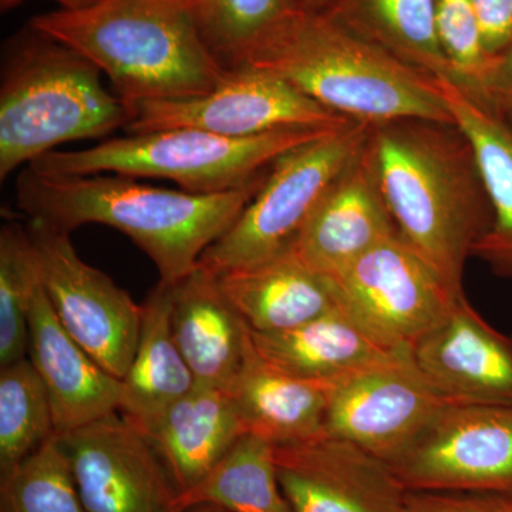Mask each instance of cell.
Returning a JSON list of instances; mask_svg holds the SVG:
<instances>
[{
  "label": "cell",
  "instance_id": "4",
  "mask_svg": "<svg viewBox=\"0 0 512 512\" xmlns=\"http://www.w3.org/2000/svg\"><path fill=\"white\" fill-rule=\"evenodd\" d=\"M29 25L96 64L130 107L201 96L227 73L180 0H101L36 16Z\"/></svg>",
  "mask_w": 512,
  "mask_h": 512
},
{
  "label": "cell",
  "instance_id": "6",
  "mask_svg": "<svg viewBox=\"0 0 512 512\" xmlns=\"http://www.w3.org/2000/svg\"><path fill=\"white\" fill-rule=\"evenodd\" d=\"M333 130L298 127L231 138L197 128H167L126 133L83 150L52 151L28 167L53 174L161 178L195 194H221L254 183L279 157Z\"/></svg>",
  "mask_w": 512,
  "mask_h": 512
},
{
  "label": "cell",
  "instance_id": "33",
  "mask_svg": "<svg viewBox=\"0 0 512 512\" xmlns=\"http://www.w3.org/2000/svg\"><path fill=\"white\" fill-rule=\"evenodd\" d=\"M488 55L498 59L512 37V0H470Z\"/></svg>",
  "mask_w": 512,
  "mask_h": 512
},
{
  "label": "cell",
  "instance_id": "17",
  "mask_svg": "<svg viewBox=\"0 0 512 512\" xmlns=\"http://www.w3.org/2000/svg\"><path fill=\"white\" fill-rule=\"evenodd\" d=\"M396 235L399 231L362 151L330 185L291 248L316 274L333 276Z\"/></svg>",
  "mask_w": 512,
  "mask_h": 512
},
{
  "label": "cell",
  "instance_id": "7",
  "mask_svg": "<svg viewBox=\"0 0 512 512\" xmlns=\"http://www.w3.org/2000/svg\"><path fill=\"white\" fill-rule=\"evenodd\" d=\"M367 133L366 124L349 123L279 157L255 197L198 265L221 276L291 248L330 185L362 154Z\"/></svg>",
  "mask_w": 512,
  "mask_h": 512
},
{
  "label": "cell",
  "instance_id": "29",
  "mask_svg": "<svg viewBox=\"0 0 512 512\" xmlns=\"http://www.w3.org/2000/svg\"><path fill=\"white\" fill-rule=\"evenodd\" d=\"M202 40L224 69L241 66L295 8L292 0H190Z\"/></svg>",
  "mask_w": 512,
  "mask_h": 512
},
{
  "label": "cell",
  "instance_id": "24",
  "mask_svg": "<svg viewBox=\"0 0 512 512\" xmlns=\"http://www.w3.org/2000/svg\"><path fill=\"white\" fill-rule=\"evenodd\" d=\"M173 284L158 282L143 303L140 336L123 382L120 414L136 429L146 426L190 393L197 380L175 342Z\"/></svg>",
  "mask_w": 512,
  "mask_h": 512
},
{
  "label": "cell",
  "instance_id": "35",
  "mask_svg": "<svg viewBox=\"0 0 512 512\" xmlns=\"http://www.w3.org/2000/svg\"><path fill=\"white\" fill-rule=\"evenodd\" d=\"M23 2H25V0H0V9H2V12H9V10L18 8ZM55 2L59 3L60 9L62 10H72V12H76V10L92 8V6L97 5L101 0H55Z\"/></svg>",
  "mask_w": 512,
  "mask_h": 512
},
{
  "label": "cell",
  "instance_id": "14",
  "mask_svg": "<svg viewBox=\"0 0 512 512\" xmlns=\"http://www.w3.org/2000/svg\"><path fill=\"white\" fill-rule=\"evenodd\" d=\"M275 464L293 512H406L409 491L390 464L349 441L279 444Z\"/></svg>",
  "mask_w": 512,
  "mask_h": 512
},
{
  "label": "cell",
  "instance_id": "22",
  "mask_svg": "<svg viewBox=\"0 0 512 512\" xmlns=\"http://www.w3.org/2000/svg\"><path fill=\"white\" fill-rule=\"evenodd\" d=\"M333 383L289 375L248 350L241 372L227 390L245 433L269 443H296L323 434Z\"/></svg>",
  "mask_w": 512,
  "mask_h": 512
},
{
  "label": "cell",
  "instance_id": "15",
  "mask_svg": "<svg viewBox=\"0 0 512 512\" xmlns=\"http://www.w3.org/2000/svg\"><path fill=\"white\" fill-rule=\"evenodd\" d=\"M414 365L447 402L512 404V335L460 299L410 349Z\"/></svg>",
  "mask_w": 512,
  "mask_h": 512
},
{
  "label": "cell",
  "instance_id": "18",
  "mask_svg": "<svg viewBox=\"0 0 512 512\" xmlns=\"http://www.w3.org/2000/svg\"><path fill=\"white\" fill-rule=\"evenodd\" d=\"M171 325L197 383L228 390L247 359L252 333L218 276L198 265L173 284Z\"/></svg>",
  "mask_w": 512,
  "mask_h": 512
},
{
  "label": "cell",
  "instance_id": "34",
  "mask_svg": "<svg viewBox=\"0 0 512 512\" xmlns=\"http://www.w3.org/2000/svg\"><path fill=\"white\" fill-rule=\"evenodd\" d=\"M478 96L497 109L512 114V37L503 55L498 57Z\"/></svg>",
  "mask_w": 512,
  "mask_h": 512
},
{
  "label": "cell",
  "instance_id": "10",
  "mask_svg": "<svg viewBox=\"0 0 512 512\" xmlns=\"http://www.w3.org/2000/svg\"><path fill=\"white\" fill-rule=\"evenodd\" d=\"M389 464L407 491L512 497V404H447Z\"/></svg>",
  "mask_w": 512,
  "mask_h": 512
},
{
  "label": "cell",
  "instance_id": "3",
  "mask_svg": "<svg viewBox=\"0 0 512 512\" xmlns=\"http://www.w3.org/2000/svg\"><path fill=\"white\" fill-rule=\"evenodd\" d=\"M242 64L282 77L355 123H454L437 80L366 42L328 13L295 10Z\"/></svg>",
  "mask_w": 512,
  "mask_h": 512
},
{
  "label": "cell",
  "instance_id": "21",
  "mask_svg": "<svg viewBox=\"0 0 512 512\" xmlns=\"http://www.w3.org/2000/svg\"><path fill=\"white\" fill-rule=\"evenodd\" d=\"M218 279L228 301L256 333L289 332L339 306L329 279L316 274L292 248Z\"/></svg>",
  "mask_w": 512,
  "mask_h": 512
},
{
  "label": "cell",
  "instance_id": "19",
  "mask_svg": "<svg viewBox=\"0 0 512 512\" xmlns=\"http://www.w3.org/2000/svg\"><path fill=\"white\" fill-rule=\"evenodd\" d=\"M137 430L157 451L180 493L200 483L245 434L227 390L198 383Z\"/></svg>",
  "mask_w": 512,
  "mask_h": 512
},
{
  "label": "cell",
  "instance_id": "27",
  "mask_svg": "<svg viewBox=\"0 0 512 512\" xmlns=\"http://www.w3.org/2000/svg\"><path fill=\"white\" fill-rule=\"evenodd\" d=\"M40 286L28 225L6 221L0 228V367L28 357L30 312Z\"/></svg>",
  "mask_w": 512,
  "mask_h": 512
},
{
  "label": "cell",
  "instance_id": "23",
  "mask_svg": "<svg viewBox=\"0 0 512 512\" xmlns=\"http://www.w3.org/2000/svg\"><path fill=\"white\" fill-rule=\"evenodd\" d=\"M251 333L256 352L266 362L319 382H338L404 352L384 348L340 306L289 332Z\"/></svg>",
  "mask_w": 512,
  "mask_h": 512
},
{
  "label": "cell",
  "instance_id": "20",
  "mask_svg": "<svg viewBox=\"0 0 512 512\" xmlns=\"http://www.w3.org/2000/svg\"><path fill=\"white\" fill-rule=\"evenodd\" d=\"M454 123L476 151L493 220L474 248L501 278L512 279V114L451 80H437Z\"/></svg>",
  "mask_w": 512,
  "mask_h": 512
},
{
  "label": "cell",
  "instance_id": "8",
  "mask_svg": "<svg viewBox=\"0 0 512 512\" xmlns=\"http://www.w3.org/2000/svg\"><path fill=\"white\" fill-rule=\"evenodd\" d=\"M326 278L340 308L390 350L412 349L463 299L400 235Z\"/></svg>",
  "mask_w": 512,
  "mask_h": 512
},
{
  "label": "cell",
  "instance_id": "36",
  "mask_svg": "<svg viewBox=\"0 0 512 512\" xmlns=\"http://www.w3.org/2000/svg\"><path fill=\"white\" fill-rule=\"evenodd\" d=\"M296 9L311 13H328L339 0H292Z\"/></svg>",
  "mask_w": 512,
  "mask_h": 512
},
{
  "label": "cell",
  "instance_id": "2",
  "mask_svg": "<svg viewBox=\"0 0 512 512\" xmlns=\"http://www.w3.org/2000/svg\"><path fill=\"white\" fill-rule=\"evenodd\" d=\"M266 174L237 190L195 194L127 175L53 174L25 167L16 180V202L29 220L69 234L86 224L123 232L157 266L160 281L175 284L237 221Z\"/></svg>",
  "mask_w": 512,
  "mask_h": 512
},
{
  "label": "cell",
  "instance_id": "26",
  "mask_svg": "<svg viewBox=\"0 0 512 512\" xmlns=\"http://www.w3.org/2000/svg\"><path fill=\"white\" fill-rule=\"evenodd\" d=\"M178 504L188 512H293L275 464V444L245 433Z\"/></svg>",
  "mask_w": 512,
  "mask_h": 512
},
{
  "label": "cell",
  "instance_id": "31",
  "mask_svg": "<svg viewBox=\"0 0 512 512\" xmlns=\"http://www.w3.org/2000/svg\"><path fill=\"white\" fill-rule=\"evenodd\" d=\"M436 30L441 50L464 89L480 93L497 59L488 55L470 0H436Z\"/></svg>",
  "mask_w": 512,
  "mask_h": 512
},
{
  "label": "cell",
  "instance_id": "16",
  "mask_svg": "<svg viewBox=\"0 0 512 512\" xmlns=\"http://www.w3.org/2000/svg\"><path fill=\"white\" fill-rule=\"evenodd\" d=\"M28 357L49 394L57 436L120 412L123 382L66 332L43 285L30 312Z\"/></svg>",
  "mask_w": 512,
  "mask_h": 512
},
{
  "label": "cell",
  "instance_id": "5",
  "mask_svg": "<svg viewBox=\"0 0 512 512\" xmlns=\"http://www.w3.org/2000/svg\"><path fill=\"white\" fill-rule=\"evenodd\" d=\"M86 56L32 26L8 40L0 77V180L73 141L109 137L133 111Z\"/></svg>",
  "mask_w": 512,
  "mask_h": 512
},
{
  "label": "cell",
  "instance_id": "32",
  "mask_svg": "<svg viewBox=\"0 0 512 512\" xmlns=\"http://www.w3.org/2000/svg\"><path fill=\"white\" fill-rule=\"evenodd\" d=\"M406 512H512V497L448 491H409Z\"/></svg>",
  "mask_w": 512,
  "mask_h": 512
},
{
  "label": "cell",
  "instance_id": "30",
  "mask_svg": "<svg viewBox=\"0 0 512 512\" xmlns=\"http://www.w3.org/2000/svg\"><path fill=\"white\" fill-rule=\"evenodd\" d=\"M0 512H87L59 437L0 474Z\"/></svg>",
  "mask_w": 512,
  "mask_h": 512
},
{
  "label": "cell",
  "instance_id": "1",
  "mask_svg": "<svg viewBox=\"0 0 512 512\" xmlns=\"http://www.w3.org/2000/svg\"><path fill=\"white\" fill-rule=\"evenodd\" d=\"M365 158L400 237L464 298V268L493 220L476 151L456 123L369 126Z\"/></svg>",
  "mask_w": 512,
  "mask_h": 512
},
{
  "label": "cell",
  "instance_id": "28",
  "mask_svg": "<svg viewBox=\"0 0 512 512\" xmlns=\"http://www.w3.org/2000/svg\"><path fill=\"white\" fill-rule=\"evenodd\" d=\"M57 436L49 394L29 357L0 367V474Z\"/></svg>",
  "mask_w": 512,
  "mask_h": 512
},
{
  "label": "cell",
  "instance_id": "25",
  "mask_svg": "<svg viewBox=\"0 0 512 512\" xmlns=\"http://www.w3.org/2000/svg\"><path fill=\"white\" fill-rule=\"evenodd\" d=\"M328 15L434 80L454 82L436 30V0H339Z\"/></svg>",
  "mask_w": 512,
  "mask_h": 512
},
{
  "label": "cell",
  "instance_id": "37",
  "mask_svg": "<svg viewBox=\"0 0 512 512\" xmlns=\"http://www.w3.org/2000/svg\"><path fill=\"white\" fill-rule=\"evenodd\" d=\"M180 2H183V3H185V5L190 6V0H180ZM190 8H191V6H190Z\"/></svg>",
  "mask_w": 512,
  "mask_h": 512
},
{
  "label": "cell",
  "instance_id": "13",
  "mask_svg": "<svg viewBox=\"0 0 512 512\" xmlns=\"http://www.w3.org/2000/svg\"><path fill=\"white\" fill-rule=\"evenodd\" d=\"M57 437L87 512H188L157 451L119 412Z\"/></svg>",
  "mask_w": 512,
  "mask_h": 512
},
{
  "label": "cell",
  "instance_id": "9",
  "mask_svg": "<svg viewBox=\"0 0 512 512\" xmlns=\"http://www.w3.org/2000/svg\"><path fill=\"white\" fill-rule=\"evenodd\" d=\"M42 285L66 332L110 375L126 377L140 336L143 305L109 275L86 264L69 232L29 220Z\"/></svg>",
  "mask_w": 512,
  "mask_h": 512
},
{
  "label": "cell",
  "instance_id": "11",
  "mask_svg": "<svg viewBox=\"0 0 512 512\" xmlns=\"http://www.w3.org/2000/svg\"><path fill=\"white\" fill-rule=\"evenodd\" d=\"M127 134L197 128L247 138L286 128H338L355 123L299 92L282 77L256 67L227 69L211 92L185 99L144 101L131 107Z\"/></svg>",
  "mask_w": 512,
  "mask_h": 512
},
{
  "label": "cell",
  "instance_id": "12",
  "mask_svg": "<svg viewBox=\"0 0 512 512\" xmlns=\"http://www.w3.org/2000/svg\"><path fill=\"white\" fill-rule=\"evenodd\" d=\"M447 404L404 350L333 383L323 434L392 463Z\"/></svg>",
  "mask_w": 512,
  "mask_h": 512
}]
</instances>
